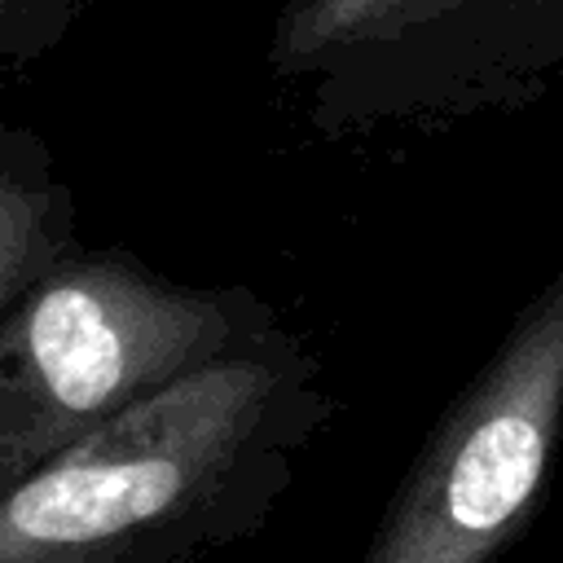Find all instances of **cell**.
Instances as JSON below:
<instances>
[{"mask_svg": "<svg viewBox=\"0 0 563 563\" xmlns=\"http://www.w3.org/2000/svg\"><path fill=\"white\" fill-rule=\"evenodd\" d=\"M334 409L321 356L282 321L0 493V563H189L238 545L277 515Z\"/></svg>", "mask_w": 563, "mask_h": 563, "instance_id": "cell-1", "label": "cell"}, {"mask_svg": "<svg viewBox=\"0 0 563 563\" xmlns=\"http://www.w3.org/2000/svg\"><path fill=\"white\" fill-rule=\"evenodd\" d=\"M282 325L251 286H189L75 242L0 321V493L79 435Z\"/></svg>", "mask_w": 563, "mask_h": 563, "instance_id": "cell-2", "label": "cell"}, {"mask_svg": "<svg viewBox=\"0 0 563 563\" xmlns=\"http://www.w3.org/2000/svg\"><path fill=\"white\" fill-rule=\"evenodd\" d=\"M563 427V273L431 427L361 563H493L541 501Z\"/></svg>", "mask_w": 563, "mask_h": 563, "instance_id": "cell-3", "label": "cell"}, {"mask_svg": "<svg viewBox=\"0 0 563 563\" xmlns=\"http://www.w3.org/2000/svg\"><path fill=\"white\" fill-rule=\"evenodd\" d=\"M497 0H286L268 70L321 136L462 106Z\"/></svg>", "mask_w": 563, "mask_h": 563, "instance_id": "cell-4", "label": "cell"}, {"mask_svg": "<svg viewBox=\"0 0 563 563\" xmlns=\"http://www.w3.org/2000/svg\"><path fill=\"white\" fill-rule=\"evenodd\" d=\"M62 211H79V198L57 176L48 141L35 128L0 119V233Z\"/></svg>", "mask_w": 563, "mask_h": 563, "instance_id": "cell-5", "label": "cell"}, {"mask_svg": "<svg viewBox=\"0 0 563 563\" xmlns=\"http://www.w3.org/2000/svg\"><path fill=\"white\" fill-rule=\"evenodd\" d=\"M79 242V211H62L22 229L0 233V321L22 303V295Z\"/></svg>", "mask_w": 563, "mask_h": 563, "instance_id": "cell-6", "label": "cell"}, {"mask_svg": "<svg viewBox=\"0 0 563 563\" xmlns=\"http://www.w3.org/2000/svg\"><path fill=\"white\" fill-rule=\"evenodd\" d=\"M88 0H0V75L44 62L79 22Z\"/></svg>", "mask_w": 563, "mask_h": 563, "instance_id": "cell-7", "label": "cell"}]
</instances>
